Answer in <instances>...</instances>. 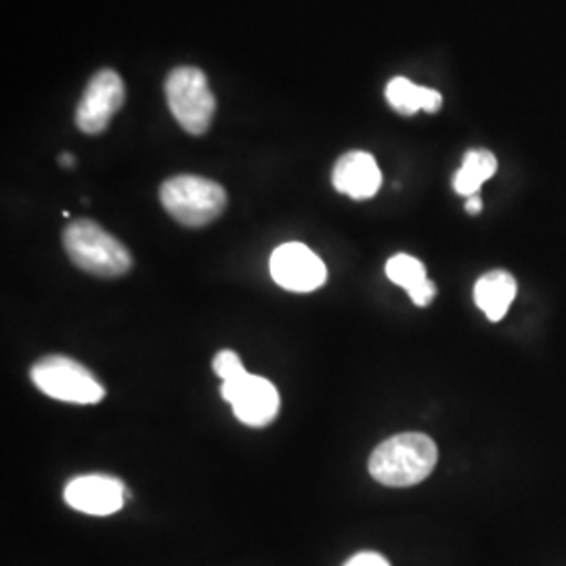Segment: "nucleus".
I'll list each match as a JSON object with an SVG mask.
<instances>
[{"label": "nucleus", "instance_id": "1", "mask_svg": "<svg viewBox=\"0 0 566 566\" xmlns=\"http://www.w3.org/2000/svg\"><path fill=\"white\" fill-rule=\"evenodd\" d=\"M439 460V451L422 432H403L386 439L369 458V474L386 486H413L426 481Z\"/></svg>", "mask_w": 566, "mask_h": 566}, {"label": "nucleus", "instance_id": "2", "mask_svg": "<svg viewBox=\"0 0 566 566\" xmlns=\"http://www.w3.org/2000/svg\"><path fill=\"white\" fill-rule=\"evenodd\" d=\"M63 248L72 263L97 277H122L133 269L128 248L91 219H78L65 227Z\"/></svg>", "mask_w": 566, "mask_h": 566}, {"label": "nucleus", "instance_id": "3", "mask_svg": "<svg viewBox=\"0 0 566 566\" xmlns=\"http://www.w3.org/2000/svg\"><path fill=\"white\" fill-rule=\"evenodd\" d=\"M164 210L185 227H203L217 221L227 208V191L217 181L179 175L160 187Z\"/></svg>", "mask_w": 566, "mask_h": 566}, {"label": "nucleus", "instance_id": "4", "mask_svg": "<svg viewBox=\"0 0 566 566\" xmlns=\"http://www.w3.org/2000/svg\"><path fill=\"white\" fill-rule=\"evenodd\" d=\"M164 93L170 114L181 124L185 133L200 137L210 128L217 112V99L200 67H175L164 82Z\"/></svg>", "mask_w": 566, "mask_h": 566}, {"label": "nucleus", "instance_id": "5", "mask_svg": "<svg viewBox=\"0 0 566 566\" xmlns=\"http://www.w3.org/2000/svg\"><path fill=\"white\" fill-rule=\"evenodd\" d=\"M30 378L46 397L63 403L95 405L105 397V388L93 371L65 355L42 357Z\"/></svg>", "mask_w": 566, "mask_h": 566}, {"label": "nucleus", "instance_id": "6", "mask_svg": "<svg viewBox=\"0 0 566 566\" xmlns=\"http://www.w3.org/2000/svg\"><path fill=\"white\" fill-rule=\"evenodd\" d=\"M221 397L233 407L235 418L250 428H264L280 416V390L266 378L242 374L221 386Z\"/></svg>", "mask_w": 566, "mask_h": 566}, {"label": "nucleus", "instance_id": "7", "mask_svg": "<svg viewBox=\"0 0 566 566\" xmlns=\"http://www.w3.org/2000/svg\"><path fill=\"white\" fill-rule=\"evenodd\" d=\"M271 277L287 292L308 294L327 282V269L311 248L290 242L271 254Z\"/></svg>", "mask_w": 566, "mask_h": 566}, {"label": "nucleus", "instance_id": "8", "mask_svg": "<svg viewBox=\"0 0 566 566\" xmlns=\"http://www.w3.org/2000/svg\"><path fill=\"white\" fill-rule=\"evenodd\" d=\"M124 82L114 70L97 72L82 95L76 109V126L84 135H102L124 105Z\"/></svg>", "mask_w": 566, "mask_h": 566}, {"label": "nucleus", "instance_id": "9", "mask_svg": "<svg viewBox=\"0 0 566 566\" xmlns=\"http://www.w3.org/2000/svg\"><path fill=\"white\" fill-rule=\"evenodd\" d=\"M63 497L67 506L91 516H109L122 510L128 491L120 479L107 474H84L70 481Z\"/></svg>", "mask_w": 566, "mask_h": 566}, {"label": "nucleus", "instance_id": "10", "mask_svg": "<svg viewBox=\"0 0 566 566\" xmlns=\"http://www.w3.org/2000/svg\"><path fill=\"white\" fill-rule=\"evenodd\" d=\"M332 185L338 193L353 200H369L382 187V172L376 158L367 151H348L334 166Z\"/></svg>", "mask_w": 566, "mask_h": 566}, {"label": "nucleus", "instance_id": "11", "mask_svg": "<svg viewBox=\"0 0 566 566\" xmlns=\"http://www.w3.org/2000/svg\"><path fill=\"white\" fill-rule=\"evenodd\" d=\"M516 294L518 283L504 269L489 271L474 285V303L485 313L489 322H502Z\"/></svg>", "mask_w": 566, "mask_h": 566}, {"label": "nucleus", "instance_id": "12", "mask_svg": "<svg viewBox=\"0 0 566 566\" xmlns=\"http://www.w3.org/2000/svg\"><path fill=\"white\" fill-rule=\"evenodd\" d=\"M386 102L390 103V107H395L399 114L413 116L420 109H424L428 114L439 112L443 105V97L434 88L418 86L416 82L407 78H392L386 84Z\"/></svg>", "mask_w": 566, "mask_h": 566}, {"label": "nucleus", "instance_id": "13", "mask_svg": "<svg viewBox=\"0 0 566 566\" xmlns=\"http://www.w3.org/2000/svg\"><path fill=\"white\" fill-rule=\"evenodd\" d=\"M497 172V158L489 149H470L453 177V189L460 196H476L479 189Z\"/></svg>", "mask_w": 566, "mask_h": 566}, {"label": "nucleus", "instance_id": "14", "mask_svg": "<svg viewBox=\"0 0 566 566\" xmlns=\"http://www.w3.org/2000/svg\"><path fill=\"white\" fill-rule=\"evenodd\" d=\"M386 275L390 282L401 285L407 294H411L413 290L428 282L424 264L409 254H395L386 263Z\"/></svg>", "mask_w": 566, "mask_h": 566}, {"label": "nucleus", "instance_id": "15", "mask_svg": "<svg viewBox=\"0 0 566 566\" xmlns=\"http://www.w3.org/2000/svg\"><path fill=\"white\" fill-rule=\"evenodd\" d=\"M212 367H214V374H217L223 382L233 380V378L245 374V367H243L242 359H240V355H238L235 350H221V353H217Z\"/></svg>", "mask_w": 566, "mask_h": 566}, {"label": "nucleus", "instance_id": "16", "mask_svg": "<svg viewBox=\"0 0 566 566\" xmlns=\"http://www.w3.org/2000/svg\"><path fill=\"white\" fill-rule=\"evenodd\" d=\"M344 566H390L382 554L376 552H361L355 554Z\"/></svg>", "mask_w": 566, "mask_h": 566}, {"label": "nucleus", "instance_id": "17", "mask_svg": "<svg viewBox=\"0 0 566 566\" xmlns=\"http://www.w3.org/2000/svg\"><path fill=\"white\" fill-rule=\"evenodd\" d=\"M481 210H483V202H481L479 196H470V198L465 200V212H468V214H479Z\"/></svg>", "mask_w": 566, "mask_h": 566}, {"label": "nucleus", "instance_id": "18", "mask_svg": "<svg viewBox=\"0 0 566 566\" xmlns=\"http://www.w3.org/2000/svg\"><path fill=\"white\" fill-rule=\"evenodd\" d=\"M60 164L65 168H72V166H76V158L72 154H61Z\"/></svg>", "mask_w": 566, "mask_h": 566}]
</instances>
